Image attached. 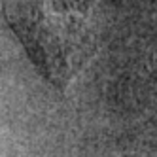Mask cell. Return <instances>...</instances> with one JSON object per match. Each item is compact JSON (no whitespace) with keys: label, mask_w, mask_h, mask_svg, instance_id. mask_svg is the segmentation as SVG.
<instances>
[{"label":"cell","mask_w":157,"mask_h":157,"mask_svg":"<svg viewBox=\"0 0 157 157\" xmlns=\"http://www.w3.org/2000/svg\"><path fill=\"white\" fill-rule=\"evenodd\" d=\"M8 17L55 85L68 83L95 49V0H13Z\"/></svg>","instance_id":"6da1fadb"}]
</instances>
